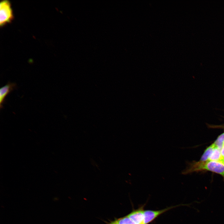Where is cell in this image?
Masks as SVG:
<instances>
[{
  "instance_id": "cell-1",
  "label": "cell",
  "mask_w": 224,
  "mask_h": 224,
  "mask_svg": "<svg viewBox=\"0 0 224 224\" xmlns=\"http://www.w3.org/2000/svg\"><path fill=\"white\" fill-rule=\"evenodd\" d=\"M204 170L219 174L224 179V163L218 161L207 160L204 161L193 162L185 172L188 173Z\"/></svg>"
},
{
  "instance_id": "cell-2",
  "label": "cell",
  "mask_w": 224,
  "mask_h": 224,
  "mask_svg": "<svg viewBox=\"0 0 224 224\" xmlns=\"http://www.w3.org/2000/svg\"><path fill=\"white\" fill-rule=\"evenodd\" d=\"M14 16L11 5L7 0L2 1L0 3V25L2 26L11 22Z\"/></svg>"
},
{
  "instance_id": "cell-3",
  "label": "cell",
  "mask_w": 224,
  "mask_h": 224,
  "mask_svg": "<svg viewBox=\"0 0 224 224\" xmlns=\"http://www.w3.org/2000/svg\"><path fill=\"white\" fill-rule=\"evenodd\" d=\"M171 207L166 208L156 211L147 210L144 212V224H148L151 222L160 215L177 206Z\"/></svg>"
},
{
  "instance_id": "cell-4",
  "label": "cell",
  "mask_w": 224,
  "mask_h": 224,
  "mask_svg": "<svg viewBox=\"0 0 224 224\" xmlns=\"http://www.w3.org/2000/svg\"><path fill=\"white\" fill-rule=\"evenodd\" d=\"M144 211L142 206L133 211L127 216L135 224H144Z\"/></svg>"
},
{
  "instance_id": "cell-5",
  "label": "cell",
  "mask_w": 224,
  "mask_h": 224,
  "mask_svg": "<svg viewBox=\"0 0 224 224\" xmlns=\"http://www.w3.org/2000/svg\"><path fill=\"white\" fill-rule=\"evenodd\" d=\"M16 87V84L14 83L9 82L0 89V107H3L2 104L7 95Z\"/></svg>"
},
{
  "instance_id": "cell-6",
  "label": "cell",
  "mask_w": 224,
  "mask_h": 224,
  "mask_svg": "<svg viewBox=\"0 0 224 224\" xmlns=\"http://www.w3.org/2000/svg\"><path fill=\"white\" fill-rule=\"evenodd\" d=\"M216 147L213 143L207 148L200 159V161H204L208 160L210 156Z\"/></svg>"
},
{
  "instance_id": "cell-7",
  "label": "cell",
  "mask_w": 224,
  "mask_h": 224,
  "mask_svg": "<svg viewBox=\"0 0 224 224\" xmlns=\"http://www.w3.org/2000/svg\"><path fill=\"white\" fill-rule=\"evenodd\" d=\"M112 224H135L127 216L111 222Z\"/></svg>"
},
{
  "instance_id": "cell-8",
  "label": "cell",
  "mask_w": 224,
  "mask_h": 224,
  "mask_svg": "<svg viewBox=\"0 0 224 224\" xmlns=\"http://www.w3.org/2000/svg\"><path fill=\"white\" fill-rule=\"evenodd\" d=\"M213 143L216 147L221 150L224 145V132L217 138Z\"/></svg>"
},
{
  "instance_id": "cell-9",
  "label": "cell",
  "mask_w": 224,
  "mask_h": 224,
  "mask_svg": "<svg viewBox=\"0 0 224 224\" xmlns=\"http://www.w3.org/2000/svg\"><path fill=\"white\" fill-rule=\"evenodd\" d=\"M109 224H112V223L111 222V223H110Z\"/></svg>"
}]
</instances>
